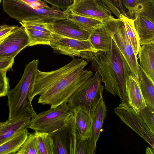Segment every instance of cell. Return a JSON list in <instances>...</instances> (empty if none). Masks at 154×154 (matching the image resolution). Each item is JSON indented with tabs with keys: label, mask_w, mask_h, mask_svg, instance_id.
Wrapping results in <instances>:
<instances>
[{
	"label": "cell",
	"mask_w": 154,
	"mask_h": 154,
	"mask_svg": "<svg viewBox=\"0 0 154 154\" xmlns=\"http://www.w3.org/2000/svg\"><path fill=\"white\" fill-rule=\"evenodd\" d=\"M4 11L19 22L49 24L58 20L67 19V14L53 6L34 9L21 0H2Z\"/></svg>",
	"instance_id": "3"
},
{
	"label": "cell",
	"mask_w": 154,
	"mask_h": 154,
	"mask_svg": "<svg viewBox=\"0 0 154 154\" xmlns=\"http://www.w3.org/2000/svg\"><path fill=\"white\" fill-rule=\"evenodd\" d=\"M70 154H90L88 140L70 133Z\"/></svg>",
	"instance_id": "27"
},
{
	"label": "cell",
	"mask_w": 154,
	"mask_h": 154,
	"mask_svg": "<svg viewBox=\"0 0 154 154\" xmlns=\"http://www.w3.org/2000/svg\"><path fill=\"white\" fill-rule=\"evenodd\" d=\"M88 63L82 59H73L70 62L54 71L38 70L32 99L37 95L38 103L50 108L67 102L74 92L89 78L93 72L85 70Z\"/></svg>",
	"instance_id": "1"
},
{
	"label": "cell",
	"mask_w": 154,
	"mask_h": 154,
	"mask_svg": "<svg viewBox=\"0 0 154 154\" xmlns=\"http://www.w3.org/2000/svg\"><path fill=\"white\" fill-rule=\"evenodd\" d=\"M138 114L154 135V109L146 106L140 110Z\"/></svg>",
	"instance_id": "30"
},
{
	"label": "cell",
	"mask_w": 154,
	"mask_h": 154,
	"mask_svg": "<svg viewBox=\"0 0 154 154\" xmlns=\"http://www.w3.org/2000/svg\"><path fill=\"white\" fill-rule=\"evenodd\" d=\"M124 23L127 34L131 42L134 52L137 56L141 47L139 39L134 24V19L121 14L119 18Z\"/></svg>",
	"instance_id": "24"
},
{
	"label": "cell",
	"mask_w": 154,
	"mask_h": 154,
	"mask_svg": "<svg viewBox=\"0 0 154 154\" xmlns=\"http://www.w3.org/2000/svg\"><path fill=\"white\" fill-rule=\"evenodd\" d=\"M38 60L34 59L26 64L22 77L7 96L9 109L8 119L25 117L31 118L37 114L32 102L37 76Z\"/></svg>",
	"instance_id": "2"
},
{
	"label": "cell",
	"mask_w": 154,
	"mask_h": 154,
	"mask_svg": "<svg viewBox=\"0 0 154 154\" xmlns=\"http://www.w3.org/2000/svg\"><path fill=\"white\" fill-rule=\"evenodd\" d=\"M7 71L0 70V97L6 96L10 89L9 81L6 76Z\"/></svg>",
	"instance_id": "33"
},
{
	"label": "cell",
	"mask_w": 154,
	"mask_h": 154,
	"mask_svg": "<svg viewBox=\"0 0 154 154\" xmlns=\"http://www.w3.org/2000/svg\"><path fill=\"white\" fill-rule=\"evenodd\" d=\"M134 16L140 45L154 42V2L143 5Z\"/></svg>",
	"instance_id": "10"
},
{
	"label": "cell",
	"mask_w": 154,
	"mask_h": 154,
	"mask_svg": "<svg viewBox=\"0 0 154 154\" xmlns=\"http://www.w3.org/2000/svg\"><path fill=\"white\" fill-rule=\"evenodd\" d=\"M94 75L87 79L72 94L67 104L72 109L80 106L89 111L91 116L103 98V86L101 77L95 71Z\"/></svg>",
	"instance_id": "5"
},
{
	"label": "cell",
	"mask_w": 154,
	"mask_h": 154,
	"mask_svg": "<svg viewBox=\"0 0 154 154\" xmlns=\"http://www.w3.org/2000/svg\"><path fill=\"white\" fill-rule=\"evenodd\" d=\"M19 23L22 26L25 28H30L44 32L51 33V31L47 27L46 24L25 21L20 22Z\"/></svg>",
	"instance_id": "34"
},
{
	"label": "cell",
	"mask_w": 154,
	"mask_h": 154,
	"mask_svg": "<svg viewBox=\"0 0 154 154\" xmlns=\"http://www.w3.org/2000/svg\"><path fill=\"white\" fill-rule=\"evenodd\" d=\"M106 106L102 98L91 115L92 123L91 135L88 140L90 154L95 153L97 142L102 131L103 124L106 117Z\"/></svg>",
	"instance_id": "16"
},
{
	"label": "cell",
	"mask_w": 154,
	"mask_h": 154,
	"mask_svg": "<svg viewBox=\"0 0 154 154\" xmlns=\"http://www.w3.org/2000/svg\"><path fill=\"white\" fill-rule=\"evenodd\" d=\"M89 40L97 51H106L110 49L112 39L103 23L93 30Z\"/></svg>",
	"instance_id": "21"
},
{
	"label": "cell",
	"mask_w": 154,
	"mask_h": 154,
	"mask_svg": "<svg viewBox=\"0 0 154 154\" xmlns=\"http://www.w3.org/2000/svg\"><path fill=\"white\" fill-rule=\"evenodd\" d=\"M10 32L0 38V43L4 39L8 36Z\"/></svg>",
	"instance_id": "40"
},
{
	"label": "cell",
	"mask_w": 154,
	"mask_h": 154,
	"mask_svg": "<svg viewBox=\"0 0 154 154\" xmlns=\"http://www.w3.org/2000/svg\"><path fill=\"white\" fill-rule=\"evenodd\" d=\"M63 12L103 21L113 17L109 9L100 0H75Z\"/></svg>",
	"instance_id": "11"
},
{
	"label": "cell",
	"mask_w": 154,
	"mask_h": 154,
	"mask_svg": "<svg viewBox=\"0 0 154 154\" xmlns=\"http://www.w3.org/2000/svg\"><path fill=\"white\" fill-rule=\"evenodd\" d=\"M2 0H0V5L1 4V2Z\"/></svg>",
	"instance_id": "42"
},
{
	"label": "cell",
	"mask_w": 154,
	"mask_h": 154,
	"mask_svg": "<svg viewBox=\"0 0 154 154\" xmlns=\"http://www.w3.org/2000/svg\"><path fill=\"white\" fill-rule=\"evenodd\" d=\"M30 41L25 28L16 26L0 43V56L14 58Z\"/></svg>",
	"instance_id": "12"
},
{
	"label": "cell",
	"mask_w": 154,
	"mask_h": 154,
	"mask_svg": "<svg viewBox=\"0 0 154 154\" xmlns=\"http://www.w3.org/2000/svg\"><path fill=\"white\" fill-rule=\"evenodd\" d=\"M50 46L55 53L66 55L72 58L81 57L87 51H97L89 40H81L65 37L51 32Z\"/></svg>",
	"instance_id": "9"
},
{
	"label": "cell",
	"mask_w": 154,
	"mask_h": 154,
	"mask_svg": "<svg viewBox=\"0 0 154 154\" xmlns=\"http://www.w3.org/2000/svg\"><path fill=\"white\" fill-rule=\"evenodd\" d=\"M126 88L128 103L138 114L147 105L141 92L138 80L131 74L127 77Z\"/></svg>",
	"instance_id": "18"
},
{
	"label": "cell",
	"mask_w": 154,
	"mask_h": 154,
	"mask_svg": "<svg viewBox=\"0 0 154 154\" xmlns=\"http://www.w3.org/2000/svg\"><path fill=\"white\" fill-rule=\"evenodd\" d=\"M62 11L66 10L74 0H42Z\"/></svg>",
	"instance_id": "35"
},
{
	"label": "cell",
	"mask_w": 154,
	"mask_h": 154,
	"mask_svg": "<svg viewBox=\"0 0 154 154\" xmlns=\"http://www.w3.org/2000/svg\"><path fill=\"white\" fill-rule=\"evenodd\" d=\"M146 153L147 154H154V149L147 147L146 149Z\"/></svg>",
	"instance_id": "39"
},
{
	"label": "cell",
	"mask_w": 154,
	"mask_h": 154,
	"mask_svg": "<svg viewBox=\"0 0 154 154\" xmlns=\"http://www.w3.org/2000/svg\"><path fill=\"white\" fill-rule=\"evenodd\" d=\"M118 18L121 14L128 16L121 0H100Z\"/></svg>",
	"instance_id": "31"
},
{
	"label": "cell",
	"mask_w": 154,
	"mask_h": 154,
	"mask_svg": "<svg viewBox=\"0 0 154 154\" xmlns=\"http://www.w3.org/2000/svg\"><path fill=\"white\" fill-rule=\"evenodd\" d=\"M73 114L72 109L63 103L36 114L31 118L28 128L51 133L65 125Z\"/></svg>",
	"instance_id": "7"
},
{
	"label": "cell",
	"mask_w": 154,
	"mask_h": 154,
	"mask_svg": "<svg viewBox=\"0 0 154 154\" xmlns=\"http://www.w3.org/2000/svg\"><path fill=\"white\" fill-rule=\"evenodd\" d=\"M81 58L91 63L92 69L99 73L102 81L104 83L105 89L114 95L119 96L122 100L119 80L106 51H87Z\"/></svg>",
	"instance_id": "6"
},
{
	"label": "cell",
	"mask_w": 154,
	"mask_h": 154,
	"mask_svg": "<svg viewBox=\"0 0 154 154\" xmlns=\"http://www.w3.org/2000/svg\"><path fill=\"white\" fill-rule=\"evenodd\" d=\"M66 14L67 19L73 22L83 30L90 33L94 29L103 23V21L99 19L70 14Z\"/></svg>",
	"instance_id": "25"
},
{
	"label": "cell",
	"mask_w": 154,
	"mask_h": 154,
	"mask_svg": "<svg viewBox=\"0 0 154 154\" xmlns=\"http://www.w3.org/2000/svg\"><path fill=\"white\" fill-rule=\"evenodd\" d=\"M138 54L140 66L154 82V42L142 45Z\"/></svg>",
	"instance_id": "19"
},
{
	"label": "cell",
	"mask_w": 154,
	"mask_h": 154,
	"mask_svg": "<svg viewBox=\"0 0 154 154\" xmlns=\"http://www.w3.org/2000/svg\"><path fill=\"white\" fill-rule=\"evenodd\" d=\"M25 28L30 39V42L29 46H32L38 45H50L52 37L51 33L44 32L29 28Z\"/></svg>",
	"instance_id": "28"
},
{
	"label": "cell",
	"mask_w": 154,
	"mask_h": 154,
	"mask_svg": "<svg viewBox=\"0 0 154 154\" xmlns=\"http://www.w3.org/2000/svg\"><path fill=\"white\" fill-rule=\"evenodd\" d=\"M4 122H0V125H2L3 123Z\"/></svg>",
	"instance_id": "41"
},
{
	"label": "cell",
	"mask_w": 154,
	"mask_h": 154,
	"mask_svg": "<svg viewBox=\"0 0 154 154\" xmlns=\"http://www.w3.org/2000/svg\"><path fill=\"white\" fill-rule=\"evenodd\" d=\"M72 109L73 115L66 123V127L73 135L86 138L88 140L91 137L92 123L90 112L80 106Z\"/></svg>",
	"instance_id": "13"
},
{
	"label": "cell",
	"mask_w": 154,
	"mask_h": 154,
	"mask_svg": "<svg viewBox=\"0 0 154 154\" xmlns=\"http://www.w3.org/2000/svg\"><path fill=\"white\" fill-rule=\"evenodd\" d=\"M28 129L16 134L0 145V154L16 153L26 139Z\"/></svg>",
	"instance_id": "23"
},
{
	"label": "cell",
	"mask_w": 154,
	"mask_h": 154,
	"mask_svg": "<svg viewBox=\"0 0 154 154\" xmlns=\"http://www.w3.org/2000/svg\"><path fill=\"white\" fill-rule=\"evenodd\" d=\"M34 9L49 8L47 3L42 0H21Z\"/></svg>",
	"instance_id": "37"
},
{
	"label": "cell",
	"mask_w": 154,
	"mask_h": 154,
	"mask_svg": "<svg viewBox=\"0 0 154 154\" xmlns=\"http://www.w3.org/2000/svg\"><path fill=\"white\" fill-rule=\"evenodd\" d=\"M17 154H38L36 136L28 133L27 137Z\"/></svg>",
	"instance_id": "29"
},
{
	"label": "cell",
	"mask_w": 154,
	"mask_h": 154,
	"mask_svg": "<svg viewBox=\"0 0 154 154\" xmlns=\"http://www.w3.org/2000/svg\"><path fill=\"white\" fill-rule=\"evenodd\" d=\"M14 58L0 56V70L8 71L11 69L14 63Z\"/></svg>",
	"instance_id": "36"
},
{
	"label": "cell",
	"mask_w": 154,
	"mask_h": 154,
	"mask_svg": "<svg viewBox=\"0 0 154 154\" xmlns=\"http://www.w3.org/2000/svg\"><path fill=\"white\" fill-rule=\"evenodd\" d=\"M46 26L51 32L72 39L88 40L91 33L83 30L73 22L67 19L58 20L46 24Z\"/></svg>",
	"instance_id": "15"
},
{
	"label": "cell",
	"mask_w": 154,
	"mask_h": 154,
	"mask_svg": "<svg viewBox=\"0 0 154 154\" xmlns=\"http://www.w3.org/2000/svg\"><path fill=\"white\" fill-rule=\"evenodd\" d=\"M122 4L128 10V13L134 16L136 11L147 3L154 2V0H121Z\"/></svg>",
	"instance_id": "32"
},
{
	"label": "cell",
	"mask_w": 154,
	"mask_h": 154,
	"mask_svg": "<svg viewBox=\"0 0 154 154\" xmlns=\"http://www.w3.org/2000/svg\"><path fill=\"white\" fill-rule=\"evenodd\" d=\"M31 118L8 119L0 125V145L16 134L28 128Z\"/></svg>",
	"instance_id": "17"
},
{
	"label": "cell",
	"mask_w": 154,
	"mask_h": 154,
	"mask_svg": "<svg viewBox=\"0 0 154 154\" xmlns=\"http://www.w3.org/2000/svg\"><path fill=\"white\" fill-rule=\"evenodd\" d=\"M38 154H54V146L51 134L35 131Z\"/></svg>",
	"instance_id": "26"
},
{
	"label": "cell",
	"mask_w": 154,
	"mask_h": 154,
	"mask_svg": "<svg viewBox=\"0 0 154 154\" xmlns=\"http://www.w3.org/2000/svg\"><path fill=\"white\" fill-rule=\"evenodd\" d=\"M140 75L138 82L147 106L154 109V82L149 78L139 64Z\"/></svg>",
	"instance_id": "22"
},
{
	"label": "cell",
	"mask_w": 154,
	"mask_h": 154,
	"mask_svg": "<svg viewBox=\"0 0 154 154\" xmlns=\"http://www.w3.org/2000/svg\"><path fill=\"white\" fill-rule=\"evenodd\" d=\"M103 24L123 55L132 75L138 80L140 70L136 55L124 24L119 18L114 17L103 21Z\"/></svg>",
	"instance_id": "4"
},
{
	"label": "cell",
	"mask_w": 154,
	"mask_h": 154,
	"mask_svg": "<svg viewBox=\"0 0 154 154\" xmlns=\"http://www.w3.org/2000/svg\"><path fill=\"white\" fill-rule=\"evenodd\" d=\"M106 52L112 64L119 81L122 100L128 103L126 80L128 75L131 74L130 69L123 55L112 40L110 49Z\"/></svg>",
	"instance_id": "14"
},
{
	"label": "cell",
	"mask_w": 154,
	"mask_h": 154,
	"mask_svg": "<svg viewBox=\"0 0 154 154\" xmlns=\"http://www.w3.org/2000/svg\"><path fill=\"white\" fill-rule=\"evenodd\" d=\"M50 134L53 138L54 154H70V133L66 125Z\"/></svg>",
	"instance_id": "20"
},
{
	"label": "cell",
	"mask_w": 154,
	"mask_h": 154,
	"mask_svg": "<svg viewBox=\"0 0 154 154\" xmlns=\"http://www.w3.org/2000/svg\"><path fill=\"white\" fill-rule=\"evenodd\" d=\"M114 111L122 121L154 149V135L142 117L128 103L122 101Z\"/></svg>",
	"instance_id": "8"
},
{
	"label": "cell",
	"mask_w": 154,
	"mask_h": 154,
	"mask_svg": "<svg viewBox=\"0 0 154 154\" xmlns=\"http://www.w3.org/2000/svg\"><path fill=\"white\" fill-rule=\"evenodd\" d=\"M16 26H9L3 24L0 26V38L11 32Z\"/></svg>",
	"instance_id": "38"
}]
</instances>
